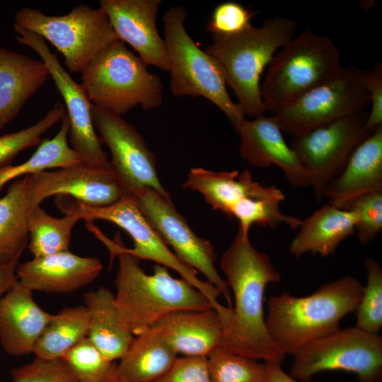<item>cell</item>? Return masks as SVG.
Segmentation results:
<instances>
[{
	"label": "cell",
	"mask_w": 382,
	"mask_h": 382,
	"mask_svg": "<svg viewBox=\"0 0 382 382\" xmlns=\"http://www.w3.org/2000/svg\"><path fill=\"white\" fill-rule=\"evenodd\" d=\"M219 263L234 300L223 324L220 347L242 357L282 365L286 356L268 333L264 309L265 289L282 280L280 273L268 255L257 250L249 236L238 229Z\"/></svg>",
	"instance_id": "6da1fadb"
},
{
	"label": "cell",
	"mask_w": 382,
	"mask_h": 382,
	"mask_svg": "<svg viewBox=\"0 0 382 382\" xmlns=\"http://www.w3.org/2000/svg\"><path fill=\"white\" fill-rule=\"evenodd\" d=\"M103 243L112 257L118 256L115 302L120 320L134 336L173 312L214 308L202 291L183 278H174L166 267L155 264L153 274H147L121 243L108 238Z\"/></svg>",
	"instance_id": "7a4b0ae2"
},
{
	"label": "cell",
	"mask_w": 382,
	"mask_h": 382,
	"mask_svg": "<svg viewBox=\"0 0 382 382\" xmlns=\"http://www.w3.org/2000/svg\"><path fill=\"white\" fill-rule=\"evenodd\" d=\"M364 285L346 275L319 286L306 296L283 291L267 301L265 325L276 347L295 354L308 343L340 330L341 320L355 311Z\"/></svg>",
	"instance_id": "3957f363"
},
{
	"label": "cell",
	"mask_w": 382,
	"mask_h": 382,
	"mask_svg": "<svg viewBox=\"0 0 382 382\" xmlns=\"http://www.w3.org/2000/svg\"><path fill=\"white\" fill-rule=\"evenodd\" d=\"M296 27L294 21L276 16L261 27L251 24L236 34L212 35L204 51L221 68L245 115L255 118L266 112L260 95L261 74L278 48L293 38Z\"/></svg>",
	"instance_id": "277c9868"
},
{
	"label": "cell",
	"mask_w": 382,
	"mask_h": 382,
	"mask_svg": "<svg viewBox=\"0 0 382 382\" xmlns=\"http://www.w3.org/2000/svg\"><path fill=\"white\" fill-rule=\"evenodd\" d=\"M148 65L117 40L102 50L81 72L91 103L121 115L140 106L145 110L163 103V86Z\"/></svg>",
	"instance_id": "5b68a950"
},
{
	"label": "cell",
	"mask_w": 382,
	"mask_h": 382,
	"mask_svg": "<svg viewBox=\"0 0 382 382\" xmlns=\"http://www.w3.org/2000/svg\"><path fill=\"white\" fill-rule=\"evenodd\" d=\"M186 16L184 8L174 6L163 17L171 93L175 97L206 98L224 112L236 130L246 115L240 105L231 99L216 62L188 34L185 26Z\"/></svg>",
	"instance_id": "8992f818"
},
{
	"label": "cell",
	"mask_w": 382,
	"mask_h": 382,
	"mask_svg": "<svg viewBox=\"0 0 382 382\" xmlns=\"http://www.w3.org/2000/svg\"><path fill=\"white\" fill-rule=\"evenodd\" d=\"M341 69L340 53L332 40L304 30L282 46L268 64L260 85L266 112H277Z\"/></svg>",
	"instance_id": "52a82bcc"
},
{
	"label": "cell",
	"mask_w": 382,
	"mask_h": 382,
	"mask_svg": "<svg viewBox=\"0 0 382 382\" xmlns=\"http://www.w3.org/2000/svg\"><path fill=\"white\" fill-rule=\"evenodd\" d=\"M57 207L64 214H74L84 219L87 224L95 220L112 222L124 229L132 238L134 246L122 250L139 260H151L173 270L181 278L202 291L211 301L214 309L219 314L224 306L217 299L220 291L207 281L197 277V272L184 264L150 226L139 211L133 195H127L117 202L105 207H92L84 204L69 196L59 195L55 198Z\"/></svg>",
	"instance_id": "ba28073f"
},
{
	"label": "cell",
	"mask_w": 382,
	"mask_h": 382,
	"mask_svg": "<svg viewBox=\"0 0 382 382\" xmlns=\"http://www.w3.org/2000/svg\"><path fill=\"white\" fill-rule=\"evenodd\" d=\"M16 25L49 41L62 53L64 65L81 73L102 50L118 40L105 11L86 4L62 16H49L23 7L15 14Z\"/></svg>",
	"instance_id": "9c48e42d"
},
{
	"label": "cell",
	"mask_w": 382,
	"mask_h": 382,
	"mask_svg": "<svg viewBox=\"0 0 382 382\" xmlns=\"http://www.w3.org/2000/svg\"><path fill=\"white\" fill-rule=\"evenodd\" d=\"M292 357L289 375L301 382H311L315 375L327 371L354 374L359 382L382 378V337L356 326L318 338Z\"/></svg>",
	"instance_id": "30bf717a"
},
{
	"label": "cell",
	"mask_w": 382,
	"mask_h": 382,
	"mask_svg": "<svg viewBox=\"0 0 382 382\" xmlns=\"http://www.w3.org/2000/svg\"><path fill=\"white\" fill-rule=\"evenodd\" d=\"M368 71L342 68L332 79L313 88L274 113L282 132L297 137L319 126L362 110L370 104Z\"/></svg>",
	"instance_id": "8fae6325"
},
{
	"label": "cell",
	"mask_w": 382,
	"mask_h": 382,
	"mask_svg": "<svg viewBox=\"0 0 382 382\" xmlns=\"http://www.w3.org/2000/svg\"><path fill=\"white\" fill-rule=\"evenodd\" d=\"M369 112L347 115L297 137L289 145L307 172L316 199L323 198L328 184L344 169L351 154L369 135Z\"/></svg>",
	"instance_id": "7c38bea8"
},
{
	"label": "cell",
	"mask_w": 382,
	"mask_h": 382,
	"mask_svg": "<svg viewBox=\"0 0 382 382\" xmlns=\"http://www.w3.org/2000/svg\"><path fill=\"white\" fill-rule=\"evenodd\" d=\"M137 205L150 226L184 264L199 272L215 286L232 308L230 289L218 272L216 254L209 240L197 236L185 218L175 209L170 197L151 188H144L134 195Z\"/></svg>",
	"instance_id": "4fadbf2b"
},
{
	"label": "cell",
	"mask_w": 382,
	"mask_h": 382,
	"mask_svg": "<svg viewBox=\"0 0 382 382\" xmlns=\"http://www.w3.org/2000/svg\"><path fill=\"white\" fill-rule=\"evenodd\" d=\"M92 118L100 139L110 149L112 168L129 195L151 188L167 197L159 180L155 155L136 127L121 115L92 105Z\"/></svg>",
	"instance_id": "5bb4252c"
},
{
	"label": "cell",
	"mask_w": 382,
	"mask_h": 382,
	"mask_svg": "<svg viewBox=\"0 0 382 382\" xmlns=\"http://www.w3.org/2000/svg\"><path fill=\"white\" fill-rule=\"evenodd\" d=\"M16 39L21 45L33 49L45 64L50 76L65 103L69 120V142L81 161L92 164H110L107 153L103 149L92 118L93 104L81 83H76L60 64L56 54L49 49L40 35L13 25Z\"/></svg>",
	"instance_id": "9a60e30c"
},
{
	"label": "cell",
	"mask_w": 382,
	"mask_h": 382,
	"mask_svg": "<svg viewBox=\"0 0 382 382\" xmlns=\"http://www.w3.org/2000/svg\"><path fill=\"white\" fill-rule=\"evenodd\" d=\"M34 207L52 196L71 197L92 207L110 205L129 195L111 167L79 162L26 175Z\"/></svg>",
	"instance_id": "2e32d148"
},
{
	"label": "cell",
	"mask_w": 382,
	"mask_h": 382,
	"mask_svg": "<svg viewBox=\"0 0 382 382\" xmlns=\"http://www.w3.org/2000/svg\"><path fill=\"white\" fill-rule=\"evenodd\" d=\"M161 0H100L117 37L127 42L149 66L169 70L166 45L156 20Z\"/></svg>",
	"instance_id": "e0dca14e"
},
{
	"label": "cell",
	"mask_w": 382,
	"mask_h": 382,
	"mask_svg": "<svg viewBox=\"0 0 382 382\" xmlns=\"http://www.w3.org/2000/svg\"><path fill=\"white\" fill-rule=\"evenodd\" d=\"M240 137L239 151L250 165L265 168L276 165L294 187L311 185L309 176L282 135L274 117L260 115L245 120L236 130Z\"/></svg>",
	"instance_id": "ac0fdd59"
},
{
	"label": "cell",
	"mask_w": 382,
	"mask_h": 382,
	"mask_svg": "<svg viewBox=\"0 0 382 382\" xmlns=\"http://www.w3.org/2000/svg\"><path fill=\"white\" fill-rule=\"evenodd\" d=\"M102 269L100 259L66 250L18 264L16 276L32 291L69 294L93 282Z\"/></svg>",
	"instance_id": "d6986e66"
},
{
	"label": "cell",
	"mask_w": 382,
	"mask_h": 382,
	"mask_svg": "<svg viewBox=\"0 0 382 382\" xmlns=\"http://www.w3.org/2000/svg\"><path fill=\"white\" fill-rule=\"evenodd\" d=\"M54 314L42 309L18 279L0 297V344L13 357L28 355Z\"/></svg>",
	"instance_id": "ffe728a7"
},
{
	"label": "cell",
	"mask_w": 382,
	"mask_h": 382,
	"mask_svg": "<svg viewBox=\"0 0 382 382\" xmlns=\"http://www.w3.org/2000/svg\"><path fill=\"white\" fill-rule=\"evenodd\" d=\"M376 191H382V126L357 146L340 174L325 187L323 197L347 210L357 198Z\"/></svg>",
	"instance_id": "44dd1931"
},
{
	"label": "cell",
	"mask_w": 382,
	"mask_h": 382,
	"mask_svg": "<svg viewBox=\"0 0 382 382\" xmlns=\"http://www.w3.org/2000/svg\"><path fill=\"white\" fill-rule=\"evenodd\" d=\"M183 187L202 194L214 210L230 217L232 207L248 197L272 198L281 202L284 194L274 185H262L253 180L251 173L213 171L203 168H191Z\"/></svg>",
	"instance_id": "7402d4cb"
},
{
	"label": "cell",
	"mask_w": 382,
	"mask_h": 382,
	"mask_svg": "<svg viewBox=\"0 0 382 382\" xmlns=\"http://www.w3.org/2000/svg\"><path fill=\"white\" fill-rule=\"evenodd\" d=\"M156 326L178 355L207 357L221 346L223 323L214 308L173 312Z\"/></svg>",
	"instance_id": "603a6c76"
},
{
	"label": "cell",
	"mask_w": 382,
	"mask_h": 382,
	"mask_svg": "<svg viewBox=\"0 0 382 382\" xmlns=\"http://www.w3.org/2000/svg\"><path fill=\"white\" fill-rule=\"evenodd\" d=\"M49 76L41 59L0 47V132Z\"/></svg>",
	"instance_id": "cb8c5ba5"
},
{
	"label": "cell",
	"mask_w": 382,
	"mask_h": 382,
	"mask_svg": "<svg viewBox=\"0 0 382 382\" xmlns=\"http://www.w3.org/2000/svg\"><path fill=\"white\" fill-rule=\"evenodd\" d=\"M357 221L353 212L326 203L301 220L289 251L295 257L307 253L330 256L341 242L355 233Z\"/></svg>",
	"instance_id": "d4e9b609"
},
{
	"label": "cell",
	"mask_w": 382,
	"mask_h": 382,
	"mask_svg": "<svg viewBox=\"0 0 382 382\" xmlns=\"http://www.w3.org/2000/svg\"><path fill=\"white\" fill-rule=\"evenodd\" d=\"M83 302L89 315L87 337L110 361L120 360L134 337L120 320L115 294L101 286L86 292Z\"/></svg>",
	"instance_id": "484cf974"
},
{
	"label": "cell",
	"mask_w": 382,
	"mask_h": 382,
	"mask_svg": "<svg viewBox=\"0 0 382 382\" xmlns=\"http://www.w3.org/2000/svg\"><path fill=\"white\" fill-rule=\"evenodd\" d=\"M178 357L155 325L134 336L116 365V374L128 382H154L169 371Z\"/></svg>",
	"instance_id": "4316f807"
},
{
	"label": "cell",
	"mask_w": 382,
	"mask_h": 382,
	"mask_svg": "<svg viewBox=\"0 0 382 382\" xmlns=\"http://www.w3.org/2000/svg\"><path fill=\"white\" fill-rule=\"evenodd\" d=\"M34 208L26 177L13 182L0 198V262L23 253L28 240V219Z\"/></svg>",
	"instance_id": "83f0119b"
},
{
	"label": "cell",
	"mask_w": 382,
	"mask_h": 382,
	"mask_svg": "<svg viewBox=\"0 0 382 382\" xmlns=\"http://www.w3.org/2000/svg\"><path fill=\"white\" fill-rule=\"evenodd\" d=\"M57 134L42 140L37 150L25 161L18 165L0 166V190L10 181L51 168H60L79 162L78 154L69 146V120L66 114Z\"/></svg>",
	"instance_id": "f1b7e54d"
},
{
	"label": "cell",
	"mask_w": 382,
	"mask_h": 382,
	"mask_svg": "<svg viewBox=\"0 0 382 382\" xmlns=\"http://www.w3.org/2000/svg\"><path fill=\"white\" fill-rule=\"evenodd\" d=\"M89 315L84 305L64 308L54 315L38 339L33 354L44 359H61L77 342L87 337Z\"/></svg>",
	"instance_id": "f546056e"
},
{
	"label": "cell",
	"mask_w": 382,
	"mask_h": 382,
	"mask_svg": "<svg viewBox=\"0 0 382 382\" xmlns=\"http://www.w3.org/2000/svg\"><path fill=\"white\" fill-rule=\"evenodd\" d=\"M79 220L74 214L54 217L40 205L34 207L28 219V248L34 257L69 250L73 228Z\"/></svg>",
	"instance_id": "4dcf8cb0"
},
{
	"label": "cell",
	"mask_w": 382,
	"mask_h": 382,
	"mask_svg": "<svg viewBox=\"0 0 382 382\" xmlns=\"http://www.w3.org/2000/svg\"><path fill=\"white\" fill-rule=\"evenodd\" d=\"M211 382H267L265 362L219 347L207 357Z\"/></svg>",
	"instance_id": "1f68e13d"
},
{
	"label": "cell",
	"mask_w": 382,
	"mask_h": 382,
	"mask_svg": "<svg viewBox=\"0 0 382 382\" xmlns=\"http://www.w3.org/2000/svg\"><path fill=\"white\" fill-rule=\"evenodd\" d=\"M281 202L272 198L245 197L232 207L230 218L238 221V229L245 236H249L250 228L253 224L274 228L284 223L291 228H299L302 219L282 213L279 206Z\"/></svg>",
	"instance_id": "d6a6232c"
},
{
	"label": "cell",
	"mask_w": 382,
	"mask_h": 382,
	"mask_svg": "<svg viewBox=\"0 0 382 382\" xmlns=\"http://www.w3.org/2000/svg\"><path fill=\"white\" fill-rule=\"evenodd\" d=\"M78 382H106L116 374V365L84 337L61 358Z\"/></svg>",
	"instance_id": "836d02e7"
},
{
	"label": "cell",
	"mask_w": 382,
	"mask_h": 382,
	"mask_svg": "<svg viewBox=\"0 0 382 382\" xmlns=\"http://www.w3.org/2000/svg\"><path fill=\"white\" fill-rule=\"evenodd\" d=\"M366 283L354 311L356 327L365 332L379 334L382 328V267L372 257L364 261Z\"/></svg>",
	"instance_id": "e575fe53"
},
{
	"label": "cell",
	"mask_w": 382,
	"mask_h": 382,
	"mask_svg": "<svg viewBox=\"0 0 382 382\" xmlns=\"http://www.w3.org/2000/svg\"><path fill=\"white\" fill-rule=\"evenodd\" d=\"M66 114L65 106L57 102L43 118L22 130L0 137V166L8 165L19 152L37 146L42 141L41 137Z\"/></svg>",
	"instance_id": "d590c367"
},
{
	"label": "cell",
	"mask_w": 382,
	"mask_h": 382,
	"mask_svg": "<svg viewBox=\"0 0 382 382\" xmlns=\"http://www.w3.org/2000/svg\"><path fill=\"white\" fill-rule=\"evenodd\" d=\"M347 210L353 212L357 217L355 233L359 243L366 245L375 241L382 230V191L360 196Z\"/></svg>",
	"instance_id": "8d00e7d4"
},
{
	"label": "cell",
	"mask_w": 382,
	"mask_h": 382,
	"mask_svg": "<svg viewBox=\"0 0 382 382\" xmlns=\"http://www.w3.org/2000/svg\"><path fill=\"white\" fill-rule=\"evenodd\" d=\"M11 382H78L62 359L35 357L27 364L14 368Z\"/></svg>",
	"instance_id": "74e56055"
},
{
	"label": "cell",
	"mask_w": 382,
	"mask_h": 382,
	"mask_svg": "<svg viewBox=\"0 0 382 382\" xmlns=\"http://www.w3.org/2000/svg\"><path fill=\"white\" fill-rule=\"evenodd\" d=\"M255 11L239 3L226 1L219 4L207 22V30L212 35H228L240 33L251 25Z\"/></svg>",
	"instance_id": "f35d334b"
},
{
	"label": "cell",
	"mask_w": 382,
	"mask_h": 382,
	"mask_svg": "<svg viewBox=\"0 0 382 382\" xmlns=\"http://www.w3.org/2000/svg\"><path fill=\"white\" fill-rule=\"evenodd\" d=\"M154 382H211L205 357H178L169 371Z\"/></svg>",
	"instance_id": "ab89813d"
},
{
	"label": "cell",
	"mask_w": 382,
	"mask_h": 382,
	"mask_svg": "<svg viewBox=\"0 0 382 382\" xmlns=\"http://www.w3.org/2000/svg\"><path fill=\"white\" fill-rule=\"evenodd\" d=\"M366 88L371 108L364 123V129L371 134L382 126V64L380 62H377L374 69L368 72Z\"/></svg>",
	"instance_id": "60d3db41"
},
{
	"label": "cell",
	"mask_w": 382,
	"mask_h": 382,
	"mask_svg": "<svg viewBox=\"0 0 382 382\" xmlns=\"http://www.w3.org/2000/svg\"><path fill=\"white\" fill-rule=\"evenodd\" d=\"M22 254L6 262H0V297L17 280L16 268Z\"/></svg>",
	"instance_id": "b9f144b4"
},
{
	"label": "cell",
	"mask_w": 382,
	"mask_h": 382,
	"mask_svg": "<svg viewBox=\"0 0 382 382\" xmlns=\"http://www.w3.org/2000/svg\"><path fill=\"white\" fill-rule=\"evenodd\" d=\"M267 382H299L277 364H267Z\"/></svg>",
	"instance_id": "7bdbcfd3"
},
{
	"label": "cell",
	"mask_w": 382,
	"mask_h": 382,
	"mask_svg": "<svg viewBox=\"0 0 382 382\" xmlns=\"http://www.w3.org/2000/svg\"><path fill=\"white\" fill-rule=\"evenodd\" d=\"M106 382H128L121 378H120L117 374L113 376L112 378H111L110 379H109L108 381H107Z\"/></svg>",
	"instance_id": "ee69618b"
}]
</instances>
